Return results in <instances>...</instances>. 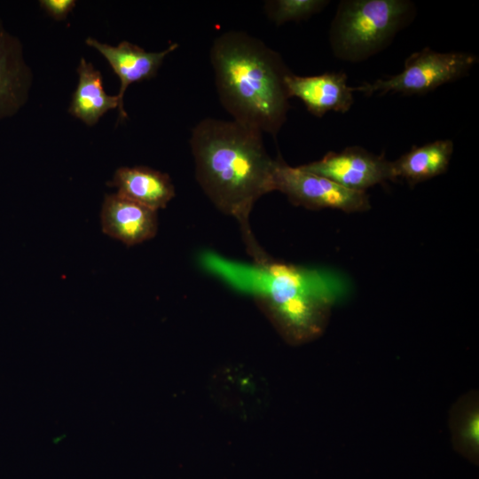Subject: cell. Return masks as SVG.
Here are the masks:
<instances>
[{
	"instance_id": "obj_6",
	"label": "cell",
	"mask_w": 479,
	"mask_h": 479,
	"mask_svg": "<svg viewBox=\"0 0 479 479\" xmlns=\"http://www.w3.org/2000/svg\"><path fill=\"white\" fill-rule=\"evenodd\" d=\"M274 191L284 193L293 204L309 209L334 208L354 213L370 208L365 192L347 189L301 166H289L281 157L276 159Z\"/></svg>"
},
{
	"instance_id": "obj_4",
	"label": "cell",
	"mask_w": 479,
	"mask_h": 479,
	"mask_svg": "<svg viewBox=\"0 0 479 479\" xmlns=\"http://www.w3.org/2000/svg\"><path fill=\"white\" fill-rule=\"evenodd\" d=\"M415 13L409 0L341 1L329 31L333 53L343 61H364L386 48Z\"/></svg>"
},
{
	"instance_id": "obj_7",
	"label": "cell",
	"mask_w": 479,
	"mask_h": 479,
	"mask_svg": "<svg viewBox=\"0 0 479 479\" xmlns=\"http://www.w3.org/2000/svg\"><path fill=\"white\" fill-rule=\"evenodd\" d=\"M301 167L353 191L365 192L373 185L395 181L392 161L384 154L377 155L357 145L328 152L321 159Z\"/></svg>"
},
{
	"instance_id": "obj_3",
	"label": "cell",
	"mask_w": 479,
	"mask_h": 479,
	"mask_svg": "<svg viewBox=\"0 0 479 479\" xmlns=\"http://www.w3.org/2000/svg\"><path fill=\"white\" fill-rule=\"evenodd\" d=\"M206 270L251 294L280 325L300 336L316 333L330 295L318 272L277 263L245 264L204 253Z\"/></svg>"
},
{
	"instance_id": "obj_2",
	"label": "cell",
	"mask_w": 479,
	"mask_h": 479,
	"mask_svg": "<svg viewBox=\"0 0 479 479\" xmlns=\"http://www.w3.org/2000/svg\"><path fill=\"white\" fill-rule=\"evenodd\" d=\"M210 63L218 98L232 121L273 137L290 108L281 56L247 32L230 30L212 43Z\"/></svg>"
},
{
	"instance_id": "obj_1",
	"label": "cell",
	"mask_w": 479,
	"mask_h": 479,
	"mask_svg": "<svg viewBox=\"0 0 479 479\" xmlns=\"http://www.w3.org/2000/svg\"><path fill=\"white\" fill-rule=\"evenodd\" d=\"M189 142L196 180L205 194L238 221L254 263L271 260L249 225L255 203L274 191L276 159L268 153L263 133L232 120L208 117L192 128Z\"/></svg>"
},
{
	"instance_id": "obj_9",
	"label": "cell",
	"mask_w": 479,
	"mask_h": 479,
	"mask_svg": "<svg viewBox=\"0 0 479 479\" xmlns=\"http://www.w3.org/2000/svg\"><path fill=\"white\" fill-rule=\"evenodd\" d=\"M85 43L100 52L119 77L121 86L117 96L122 105L127 88L134 82L153 78L164 59L178 47L174 43L161 51H146L127 41L113 46L88 37Z\"/></svg>"
},
{
	"instance_id": "obj_12",
	"label": "cell",
	"mask_w": 479,
	"mask_h": 479,
	"mask_svg": "<svg viewBox=\"0 0 479 479\" xmlns=\"http://www.w3.org/2000/svg\"><path fill=\"white\" fill-rule=\"evenodd\" d=\"M117 194L157 211L175 197V186L166 173L145 167H122L110 183Z\"/></svg>"
},
{
	"instance_id": "obj_8",
	"label": "cell",
	"mask_w": 479,
	"mask_h": 479,
	"mask_svg": "<svg viewBox=\"0 0 479 479\" xmlns=\"http://www.w3.org/2000/svg\"><path fill=\"white\" fill-rule=\"evenodd\" d=\"M289 98H299L317 117L328 112L346 113L354 103V87L347 82L343 72L301 76L289 73L285 79Z\"/></svg>"
},
{
	"instance_id": "obj_17",
	"label": "cell",
	"mask_w": 479,
	"mask_h": 479,
	"mask_svg": "<svg viewBox=\"0 0 479 479\" xmlns=\"http://www.w3.org/2000/svg\"><path fill=\"white\" fill-rule=\"evenodd\" d=\"M466 430L467 437L468 438L469 442L474 444L477 445L478 444V436H479V420L478 415L473 416L468 424Z\"/></svg>"
},
{
	"instance_id": "obj_14",
	"label": "cell",
	"mask_w": 479,
	"mask_h": 479,
	"mask_svg": "<svg viewBox=\"0 0 479 479\" xmlns=\"http://www.w3.org/2000/svg\"><path fill=\"white\" fill-rule=\"evenodd\" d=\"M454 145L451 139H438L409 152L392 161L395 181L403 179L410 186L440 176L448 169Z\"/></svg>"
},
{
	"instance_id": "obj_16",
	"label": "cell",
	"mask_w": 479,
	"mask_h": 479,
	"mask_svg": "<svg viewBox=\"0 0 479 479\" xmlns=\"http://www.w3.org/2000/svg\"><path fill=\"white\" fill-rule=\"evenodd\" d=\"M40 6L54 20H65L75 7V0H41Z\"/></svg>"
},
{
	"instance_id": "obj_13",
	"label": "cell",
	"mask_w": 479,
	"mask_h": 479,
	"mask_svg": "<svg viewBox=\"0 0 479 479\" xmlns=\"http://www.w3.org/2000/svg\"><path fill=\"white\" fill-rule=\"evenodd\" d=\"M77 74L78 84L73 93L69 114L88 126L95 125L106 112L114 108H117L121 121L128 118L118 96L106 93L101 73L84 58L80 60Z\"/></svg>"
},
{
	"instance_id": "obj_5",
	"label": "cell",
	"mask_w": 479,
	"mask_h": 479,
	"mask_svg": "<svg viewBox=\"0 0 479 479\" xmlns=\"http://www.w3.org/2000/svg\"><path fill=\"white\" fill-rule=\"evenodd\" d=\"M477 62L478 58L469 52H439L425 47L405 59L400 73L364 82L354 87V91L366 96L425 94L466 75Z\"/></svg>"
},
{
	"instance_id": "obj_15",
	"label": "cell",
	"mask_w": 479,
	"mask_h": 479,
	"mask_svg": "<svg viewBox=\"0 0 479 479\" xmlns=\"http://www.w3.org/2000/svg\"><path fill=\"white\" fill-rule=\"evenodd\" d=\"M326 0H271L264 4L270 20L277 26L288 21H301L321 12L327 6Z\"/></svg>"
},
{
	"instance_id": "obj_11",
	"label": "cell",
	"mask_w": 479,
	"mask_h": 479,
	"mask_svg": "<svg viewBox=\"0 0 479 479\" xmlns=\"http://www.w3.org/2000/svg\"><path fill=\"white\" fill-rule=\"evenodd\" d=\"M32 85L20 41L0 20V120L17 114L26 104Z\"/></svg>"
},
{
	"instance_id": "obj_10",
	"label": "cell",
	"mask_w": 479,
	"mask_h": 479,
	"mask_svg": "<svg viewBox=\"0 0 479 479\" xmlns=\"http://www.w3.org/2000/svg\"><path fill=\"white\" fill-rule=\"evenodd\" d=\"M104 233L127 246L153 238L157 232V211L117 193L105 197L101 210Z\"/></svg>"
}]
</instances>
